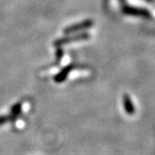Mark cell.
<instances>
[{
    "label": "cell",
    "instance_id": "cell-1",
    "mask_svg": "<svg viewBox=\"0 0 155 155\" xmlns=\"http://www.w3.org/2000/svg\"><path fill=\"white\" fill-rule=\"evenodd\" d=\"M21 112V104H17L16 106H14V108L12 109L11 110V116L14 118V117H17Z\"/></svg>",
    "mask_w": 155,
    "mask_h": 155
},
{
    "label": "cell",
    "instance_id": "cell-2",
    "mask_svg": "<svg viewBox=\"0 0 155 155\" xmlns=\"http://www.w3.org/2000/svg\"><path fill=\"white\" fill-rule=\"evenodd\" d=\"M10 120H11V117L9 116H0V126L6 122H10Z\"/></svg>",
    "mask_w": 155,
    "mask_h": 155
}]
</instances>
